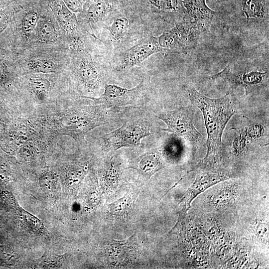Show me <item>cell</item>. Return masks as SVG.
Segmentation results:
<instances>
[{"label":"cell","mask_w":269,"mask_h":269,"mask_svg":"<svg viewBox=\"0 0 269 269\" xmlns=\"http://www.w3.org/2000/svg\"><path fill=\"white\" fill-rule=\"evenodd\" d=\"M162 163L159 152L155 149L146 152L137 158L134 168L141 174L150 178L161 169Z\"/></svg>","instance_id":"9a60e30c"},{"label":"cell","mask_w":269,"mask_h":269,"mask_svg":"<svg viewBox=\"0 0 269 269\" xmlns=\"http://www.w3.org/2000/svg\"><path fill=\"white\" fill-rule=\"evenodd\" d=\"M151 134L149 126L137 120L127 123L106 134L104 139L108 147L116 150L122 147L137 146L142 138Z\"/></svg>","instance_id":"30bf717a"},{"label":"cell","mask_w":269,"mask_h":269,"mask_svg":"<svg viewBox=\"0 0 269 269\" xmlns=\"http://www.w3.org/2000/svg\"><path fill=\"white\" fill-rule=\"evenodd\" d=\"M86 0H63L69 9L75 13H78L81 11Z\"/></svg>","instance_id":"cb8c5ba5"},{"label":"cell","mask_w":269,"mask_h":269,"mask_svg":"<svg viewBox=\"0 0 269 269\" xmlns=\"http://www.w3.org/2000/svg\"><path fill=\"white\" fill-rule=\"evenodd\" d=\"M193 114L191 108L181 107L173 110L161 111L158 113L157 118L167 126L163 131L183 137L191 143H198L203 137L194 125Z\"/></svg>","instance_id":"277c9868"},{"label":"cell","mask_w":269,"mask_h":269,"mask_svg":"<svg viewBox=\"0 0 269 269\" xmlns=\"http://www.w3.org/2000/svg\"><path fill=\"white\" fill-rule=\"evenodd\" d=\"M3 59L0 54V80H2L6 78L8 73L7 67Z\"/></svg>","instance_id":"d4e9b609"},{"label":"cell","mask_w":269,"mask_h":269,"mask_svg":"<svg viewBox=\"0 0 269 269\" xmlns=\"http://www.w3.org/2000/svg\"><path fill=\"white\" fill-rule=\"evenodd\" d=\"M232 177V173L223 170H206L197 173L195 180L180 202L182 214L187 212L193 200L198 195L211 186Z\"/></svg>","instance_id":"7c38bea8"},{"label":"cell","mask_w":269,"mask_h":269,"mask_svg":"<svg viewBox=\"0 0 269 269\" xmlns=\"http://www.w3.org/2000/svg\"><path fill=\"white\" fill-rule=\"evenodd\" d=\"M68 115L65 127L75 138H80L90 130L107 123L104 112L97 107L74 108Z\"/></svg>","instance_id":"9c48e42d"},{"label":"cell","mask_w":269,"mask_h":269,"mask_svg":"<svg viewBox=\"0 0 269 269\" xmlns=\"http://www.w3.org/2000/svg\"><path fill=\"white\" fill-rule=\"evenodd\" d=\"M141 19L142 17L127 0H123L100 25L94 37L116 52L124 50L129 48L131 42L139 41L141 39L138 38L143 37L138 22Z\"/></svg>","instance_id":"7a4b0ae2"},{"label":"cell","mask_w":269,"mask_h":269,"mask_svg":"<svg viewBox=\"0 0 269 269\" xmlns=\"http://www.w3.org/2000/svg\"><path fill=\"white\" fill-rule=\"evenodd\" d=\"M105 179L106 182L110 184H115L118 181L119 174L112 162L105 170Z\"/></svg>","instance_id":"603a6c76"},{"label":"cell","mask_w":269,"mask_h":269,"mask_svg":"<svg viewBox=\"0 0 269 269\" xmlns=\"http://www.w3.org/2000/svg\"><path fill=\"white\" fill-rule=\"evenodd\" d=\"M189 99L202 113L207 131V152L202 164L219 157L223 150L222 141L224 130L236 113L230 95L212 99L198 92L192 87L185 89Z\"/></svg>","instance_id":"6da1fadb"},{"label":"cell","mask_w":269,"mask_h":269,"mask_svg":"<svg viewBox=\"0 0 269 269\" xmlns=\"http://www.w3.org/2000/svg\"><path fill=\"white\" fill-rule=\"evenodd\" d=\"M243 11L248 21L250 18H263L265 0H242Z\"/></svg>","instance_id":"d6986e66"},{"label":"cell","mask_w":269,"mask_h":269,"mask_svg":"<svg viewBox=\"0 0 269 269\" xmlns=\"http://www.w3.org/2000/svg\"><path fill=\"white\" fill-rule=\"evenodd\" d=\"M129 199L122 197L108 205L110 213L115 216H123L128 209Z\"/></svg>","instance_id":"44dd1931"},{"label":"cell","mask_w":269,"mask_h":269,"mask_svg":"<svg viewBox=\"0 0 269 269\" xmlns=\"http://www.w3.org/2000/svg\"><path fill=\"white\" fill-rule=\"evenodd\" d=\"M123 0H86L81 12L77 13L78 22L85 32L93 37L102 22Z\"/></svg>","instance_id":"52a82bcc"},{"label":"cell","mask_w":269,"mask_h":269,"mask_svg":"<svg viewBox=\"0 0 269 269\" xmlns=\"http://www.w3.org/2000/svg\"><path fill=\"white\" fill-rule=\"evenodd\" d=\"M267 77L268 73L266 72L252 71L248 73H235L227 67L222 71L211 76L210 78L215 80L221 78L232 88L242 86L248 95L262 85Z\"/></svg>","instance_id":"4fadbf2b"},{"label":"cell","mask_w":269,"mask_h":269,"mask_svg":"<svg viewBox=\"0 0 269 269\" xmlns=\"http://www.w3.org/2000/svg\"><path fill=\"white\" fill-rule=\"evenodd\" d=\"M186 10L185 21L196 27L201 32L208 30L215 12L209 8L205 0H183Z\"/></svg>","instance_id":"5bb4252c"},{"label":"cell","mask_w":269,"mask_h":269,"mask_svg":"<svg viewBox=\"0 0 269 269\" xmlns=\"http://www.w3.org/2000/svg\"><path fill=\"white\" fill-rule=\"evenodd\" d=\"M178 6V0H140L136 11L142 17L151 13L176 11Z\"/></svg>","instance_id":"2e32d148"},{"label":"cell","mask_w":269,"mask_h":269,"mask_svg":"<svg viewBox=\"0 0 269 269\" xmlns=\"http://www.w3.org/2000/svg\"><path fill=\"white\" fill-rule=\"evenodd\" d=\"M162 52L157 37H144L134 46L117 52L114 58V69L117 71L140 65L154 53Z\"/></svg>","instance_id":"ba28073f"},{"label":"cell","mask_w":269,"mask_h":269,"mask_svg":"<svg viewBox=\"0 0 269 269\" xmlns=\"http://www.w3.org/2000/svg\"><path fill=\"white\" fill-rule=\"evenodd\" d=\"M105 62L90 52L85 44L69 49L67 66L77 88L85 95H97L105 87Z\"/></svg>","instance_id":"3957f363"},{"label":"cell","mask_w":269,"mask_h":269,"mask_svg":"<svg viewBox=\"0 0 269 269\" xmlns=\"http://www.w3.org/2000/svg\"><path fill=\"white\" fill-rule=\"evenodd\" d=\"M237 189V185L235 183L224 185L214 193L211 197V203L215 207L230 203L235 198Z\"/></svg>","instance_id":"e0dca14e"},{"label":"cell","mask_w":269,"mask_h":269,"mask_svg":"<svg viewBox=\"0 0 269 269\" xmlns=\"http://www.w3.org/2000/svg\"><path fill=\"white\" fill-rule=\"evenodd\" d=\"M60 28L69 49L82 46L85 42V32L81 28L77 15L71 11L63 0H47Z\"/></svg>","instance_id":"8992f818"},{"label":"cell","mask_w":269,"mask_h":269,"mask_svg":"<svg viewBox=\"0 0 269 269\" xmlns=\"http://www.w3.org/2000/svg\"><path fill=\"white\" fill-rule=\"evenodd\" d=\"M256 235L264 243H268L269 225L266 222L260 221L254 227Z\"/></svg>","instance_id":"7402d4cb"},{"label":"cell","mask_w":269,"mask_h":269,"mask_svg":"<svg viewBox=\"0 0 269 269\" xmlns=\"http://www.w3.org/2000/svg\"><path fill=\"white\" fill-rule=\"evenodd\" d=\"M201 33L191 23L184 21L176 23L157 39L162 52L183 53L195 46Z\"/></svg>","instance_id":"5b68a950"},{"label":"cell","mask_w":269,"mask_h":269,"mask_svg":"<svg viewBox=\"0 0 269 269\" xmlns=\"http://www.w3.org/2000/svg\"><path fill=\"white\" fill-rule=\"evenodd\" d=\"M28 80L29 89L37 98H43L51 89V84L48 78L46 76L33 74Z\"/></svg>","instance_id":"ac0fdd59"},{"label":"cell","mask_w":269,"mask_h":269,"mask_svg":"<svg viewBox=\"0 0 269 269\" xmlns=\"http://www.w3.org/2000/svg\"><path fill=\"white\" fill-rule=\"evenodd\" d=\"M144 88V79L131 89L115 84H106L104 92L99 98L89 99L107 108L124 107L134 104L140 97Z\"/></svg>","instance_id":"8fae6325"},{"label":"cell","mask_w":269,"mask_h":269,"mask_svg":"<svg viewBox=\"0 0 269 269\" xmlns=\"http://www.w3.org/2000/svg\"><path fill=\"white\" fill-rule=\"evenodd\" d=\"M18 0H12L9 3H0V35L6 28L15 12Z\"/></svg>","instance_id":"ffe728a7"}]
</instances>
